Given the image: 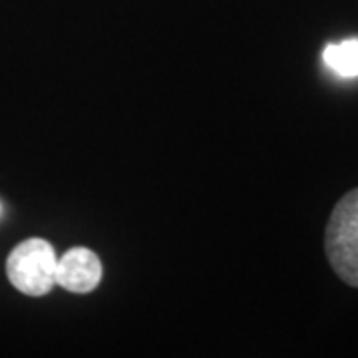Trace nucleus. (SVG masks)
I'll return each mask as SVG.
<instances>
[{
  "label": "nucleus",
  "instance_id": "nucleus-1",
  "mask_svg": "<svg viewBox=\"0 0 358 358\" xmlns=\"http://www.w3.org/2000/svg\"><path fill=\"white\" fill-rule=\"evenodd\" d=\"M324 251L334 273L350 287H358V187L348 192L331 213Z\"/></svg>",
  "mask_w": 358,
  "mask_h": 358
},
{
  "label": "nucleus",
  "instance_id": "nucleus-2",
  "mask_svg": "<svg viewBox=\"0 0 358 358\" xmlns=\"http://www.w3.org/2000/svg\"><path fill=\"white\" fill-rule=\"evenodd\" d=\"M58 257L44 239L32 237L14 249L6 259V275L13 287L28 296H42L56 287Z\"/></svg>",
  "mask_w": 358,
  "mask_h": 358
},
{
  "label": "nucleus",
  "instance_id": "nucleus-3",
  "mask_svg": "<svg viewBox=\"0 0 358 358\" xmlns=\"http://www.w3.org/2000/svg\"><path fill=\"white\" fill-rule=\"evenodd\" d=\"M102 281V263L94 251L74 247L58 259L56 285L70 293H92Z\"/></svg>",
  "mask_w": 358,
  "mask_h": 358
},
{
  "label": "nucleus",
  "instance_id": "nucleus-4",
  "mask_svg": "<svg viewBox=\"0 0 358 358\" xmlns=\"http://www.w3.org/2000/svg\"><path fill=\"white\" fill-rule=\"evenodd\" d=\"M324 62L338 76H358V40H345L324 48Z\"/></svg>",
  "mask_w": 358,
  "mask_h": 358
}]
</instances>
